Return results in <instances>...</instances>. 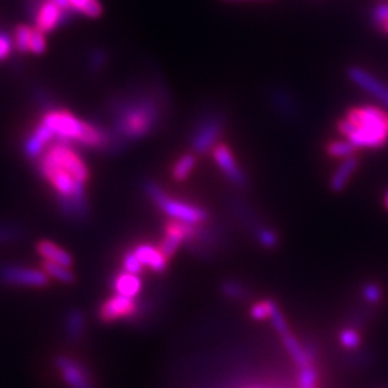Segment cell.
<instances>
[{
    "label": "cell",
    "instance_id": "obj_17",
    "mask_svg": "<svg viewBox=\"0 0 388 388\" xmlns=\"http://www.w3.org/2000/svg\"><path fill=\"white\" fill-rule=\"evenodd\" d=\"M135 256L139 258L143 266H148L154 272H163L167 267V256L160 250L151 245H140L134 249Z\"/></svg>",
    "mask_w": 388,
    "mask_h": 388
},
{
    "label": "cell",
    "instance_id": "obj_18",
    "mask_svg": "<svg viewBox=\"0 0 388 388\" xmlns=\"http://www.w3.org/2000/svg\"><path fill=\"white\" fill-rule=\"evenodd\" d=\"M36 250H37V254L42 256L44 261L53 262V263L62 265V266H67V267H71L72 263H73V259L68 254V252L65 249H62L61 246H58L56 243L51 242V240L44 239L41 242H37Z\"/></svg>",
    "mask_w": 388,
    "mask_h": 388
},
{
    "label": "cell",
    "instance_id": "obj_24",
    "mask_svg": "<svg viewBox=\"0 0 388 388\" xmlns=\"http://www.w3.org/2000/svg\"><path fill=\"white\" fill-rule=\"evenodd\" d=\"M69 8L73 12L81 13L88 17H100L103 15V6L98 0H68Z\"/></svg>",
    "mask_w": 388,
    "mask_h": 388
},
{
    "label": "cell",
    "instance_id": "obj_3",
    "mask_svg": "<svg viewBox=\"0 0 388 388\" xmlns=\"http://www.w3.org/2000/svg\"><path fill=\"white\" fill-rule=\"evenodd\" d=\"M42 123L51 128L58 141L75 143L87 148L100 150L109 155L118 154L127 146V143L116 139L107 127L82 121L69 111H45Z\"/></svg>",
    "mask_w": 388,
    "mask_h": 388
},
{
    "label": "cell",
    "instance_id": "obj_27",
    "mask_svg": "<svg viewBox=\"0 0 388 388\" xmlns=\"http://www.w3.org/2000/svg\"><path fill=\"white\" fill-rule=\"evenodd\" d=\"M108 62V53L103 48H94L87 58V67L91 73H98Z\"/></svg>",
    "mask_w": 388,
    "mask_h": 388
},
{
    "label": "cell",
    "instance_id": "obj_34",
    "mask_svg": "<svg viewBox=\"0 0 388 388\" xmlns=\"http://www.w3.org/2000/svg\"><path fill=\"white\" fill-rule=\"evenodd\" d=\"M84 331V317L80 312H71L68 317V334L72 338H80Z\"/></svg>",
    "mask_w": 388,
    "mask_h": 388
},
{
    "label": "cell",
    "instance_id": "obj_13",
    "mask_svg": "<svg viewBox=\"0 0 388 388\" xmlns=\"http://www.w3.org/2000/svg\"><path fill=\"white\" fill-rule=\"evenodd\" d=\"M56 367L69 388H94L87 370L80 362L68 357H60L56 360Z\"/></svg>",
    "mask_w": 388,
    "mask_h": 388
},
{
    "label": "cell",
    "instance_id": "obj_9",
    "mask_svg": "<svg viewBox=\"0 0 388 388\" xmlns=\"http://www.w3.org/2000/svg\"><path fill=\"white\" fill-rule=\"evenodd\" d=\"M213 159H215V161L218 163L222 173L224 174L231 186H235L236 188L247 187L249 182L246 173L238 164L235 155H233V152L226 144H218L215 148H213Z\"/></svg>",
    "mask_w": 388,
    "mask_h": 388
},
{
    "label": "cell",
    "instance_id": "obj_44",
    "mask_svg": "<svg viewBox=\"0 0 388 388\" xmlns=\"http://www.w3.org/2000/svg\"><path fill=\"white\" fill-rule=\"evenodd\" d=\"M381 30H382V33L388 35V21H387V22H385V25L381 28Z\"/></svg>",
    "mask_w": 388,
    "mask_h": 388
},
{
    "label": "cell",
    "instance_id": "obj_43",
    "mask_svg": "<svg viewBox=\"0 0 388 388\" xmlns=\"http://www.w3.org/2000/svg\"><path fill=\"white\" fill-rule=\"evenodd\" d=\"M384 206H385V209L388 210V190H387V193H385V196H384Z\"/></svg>",
    "mask_w": 388,
    "mask_h": 388
},
{
    "label": "cell",
    "instance_id": "obj_42",
    "mask_svg": "<svg viewBox=\"0 0 388 388\" xmlns=\"http://www.w3.org/2000/svg\"><path fill=\"white\" fill-rule=\"evenodd\" d=\"M223 2H229V3H231V2H256V0H223Z\"/></svg>",
    "mask_w": 388,
    "mask_h": 388
},
{
    "label": "cell",
    "instance_id": "obj_8",
    "mask_svg": "<svg viewBox=\"0 0 388 388\" xmlns=\"http://www.w3.org/2000/svg\"><path fill=\"white\" fill-rule=\"evenodd\" d=\"M32 19L35 21L36 29L44 33H49L53 29L69 22L72 19V10L61 9L60 6L53 3L52 0H44Z\"/></svg>",
    "mask_w": 388,
    "mask_h": 388
},
{
    "label": "cell",
    "instance_id": "obj_36",
    "mask_svg": "<svg viewBox=\"0 0 388 388\" xmlns=\"http://www.w3.org/2000/svg\"><path fill=\"white\" fill-rule=\"evenodd\" d=\"M46 51V37L45 33L39 29L33 28L32 37H30V51L35 55H42Z\"/></svg>",
    "mask_w": 388,
    "mask_h": 388
},
{
    "label": "cell",
    "instance_id": "obj_15",
    "mask_svg": "<svg viewBox=\"0 0 388 388\" xmlns=\"http://www.w3.org/2000/svg\"><path fill=\"white\" fill-rule=\"evenodd\" d=\"M269 101L272 107L288 120H297L299 115V107L292 94L283 88H272L269 91Z\"/></svg>",
    "mask_w": 388,
    "mask_h": 388
},
{
    "label": "cell",
    "instance_id": "obj_2",
    "mask_svg": "<svg viewBox=\"0 0 388 388\" xmlns=\"http://www.w3.org/2000/svg\"><path fill=\"white\" fill-rule=\"evenodd\" d=\"M36 168L56 191V199L88 200L85 184L89 170L71 144L58 141L48 147L37 159Z\"/></svg>",
    "mask_w": 388,
    "mask_h": 388
},
{
    "label": "cell",
    "instance_id": "obj_23",
    "mask_svg": "<svg viewBox=\"0 0 388 388\" xmlns=\"http://www.w3.org/2000/svg\"><path fill=\"white\" fill-rule=\"evenodd\" d=\"M42 270L49 278H53V279L60 281V282H64V283H73L75 282V274L67 266L44 261Z\"/></svg>",
    "mask_w": 388,
    "mask_h": 388
},
{
    "label": "cell",
    "instance_id": "obj_20",
    "mask_svg": "<svg viewBox=\"0 0 388 388\" xmlns=\"http://www.w3.org/2000/svg\"><path fill=\"white\" fill-rule=\"evenodd\" d=\"M114 288L116 290V294L128 297V298H135L141 290V281L139 275L128 274V272H121L120 275H116L114 279Z\"/></svg>",
    "mask_w": 388,
    "mask_h": 388
},
{
    "label": "cell",
    "instance_id": "obj_26",
    "mask_svg": "<svg viewBox=\"0 0 388 388\" xmlns=\"http://www.w3.org/2000/svg\"><path fill=\"white\" fill-rule=\"evenodd\" d=\"M32 30L33 28L28 25H19L15 29V36H13V44L16 49L21 53H28L30 51V37H32Z\"/></svg>",
    "mask_w": 388,
    "mask_h": 388
},
{
    "label": "cell",
    "instance_id": "obj_25",
    "mask_svg": "<svg viewBox=\"0 0 388 388\" xmlns=\"http://www.w3.org/2000/svg\"><path fill=\"white\" fill-rule=\"evenodd\" d=\"M194 166H196V157H194L193 154H184L183 157H180L173 167V171H171L173 179L177 182L186 180L190 176V173L193 171Z\"/></svg>",
    "mask_w": 388,
    "mask_h": 388
},
{
    "label": "cell",
    "instance_id": "obj_19",
    "mask_svg": "<svg viewBox=\"0 0 388 388\" xmlns=\"http://www.w3.org/2000/svg\"><path fill=\"white\" fill-rule=\"evenodd\" d=\"M281 338H282V342L286 348L288 354L299 368L312 364V357H310V354L301 345V342L297 340V337L292 334L290 329H288L286 333L281 334Z\"/></svg>",
    "mask_w": 388,
    "mask_h": 388
},
{
    "label": "cell",
    "instance_id": "obj_31",
    "mask_svg": "<svg viewBox=\"0 0 388 388\" xmlns=\"http://www.w3.org/2000/svg\"><path fill=\"white\" fill-rule=\"evenodd\" d=\"M24 235V230L21 226L16 224H0V245L10 243L13 240H19Z\"/></svg>",
    "mask_w": 388,
    "mask_h": 388
},
{
    "label": "cell",
    "instance_id": "obj_4",
    "mask_svg": "<svg viewBox=\"0 0 388 388\" xmlns=\"http://www.w3.org/2000/svg\"><path fill=\"white\" fill-rule=\"evenodd\" d=\"M337 128L357 150L381 148L388 141V115L373 105L349 108Z\"/></svg>",
    "mask_w": 388,
    "mask_h": 388
},
{
    "label": "cell",
    "instance_id": "obj_38",
    "mask_svg": "<svg viewBox=\"0 0 388 388\" xmlns=\"http://www.w3.org/2000/svg\"><path fill=\"white\" fill-rule=\"evenodd\" d=\"M12 48H13V39L9 36V33L0 30V62L5 61L10 55Z\"/></svg>",
    "mask_w": 388,
    "mask_h": 388
},
{
    "label": "cell",
    "instance_id": "obj_16",
    "mask_svg": "<svg viewBox=\"0 0 388 388\" xmlns=\"http://www.w3.org/2000/svg\"><path fill=\"white\" fill-rule=\"evenodd\" d=\"M358 166H360V160L357 159V155H351V157L341 160V163L337 166L335 171L333 173L331 179H329V188H331L334 193H341L348 186Z\"/></svg>",
    "mask_w": 388,
    "mask_h": 388
},
{
    "label": "cell",
    "instance_id": "obj_35",
    "mask_svg": "<svg viewBox=\"0 0 388 388\" xmlns=\"http://www.w3.org/2000/svg\"><path fill=\"white\" fill-rule=\"evenodd\" d=\"M370 19H371V24L374 28L381 29L385 25V22L388 21V3H380V5L374 6L371 10V15H370Z\"/></svg>",
    "mask_w": 388,
    "mask_h": 388
},
{
    "label": "cell",
    "instance_id": "obj_40",
    "mask_svg": "<svg viewBox=\"0 0 388 388\" xmlns=\"http://www.w3.org/2000/svg\"><path fill=\"white\" fill-rule=\"evenodd\" d=\"M223 292L230 298H242L245 295V289L242 288V285L229 281L223 285Z\"/></svg>",
    "mask_w": 388,
    "mask_h": 388
},
{
    "label": "cell",
    "instance_id": "obj_10",
    "mask_svg": "<svg viewBox=\"0 0 388 388\" xmlns=\"http://www.w3.org/2000/svg\"><path fill=\"white\" fill-rule=\"evenodd\" d=\"M196 230H197L196 224H187L177 220H170L166 224L164 238L160 245V250L167 258H171L182 246V243L190 242L194 236H196Z\"/></svg>",
    "mask_w": 388,
    "mask_h": 388
},
{
    "label": "cell",
    "instance_id": "obj_41",
    "mask_svg": "<svg viewBox=\"0 0 388 388\" xmlns=\"http://www.w3.org/2000/svg\"><path fill=\"white\" fill-rule=\"evenodd\" d=\"M52 2H53L55 5L60 6L61 9H71V8H69V2H68V0H52ZM71 10H72V9H71Z\"/></svg>",
    "mask_w": 388,
    "mask_h": 388
},
{
    "label": "cell",
    "instance_id": "obj_12",
    "mask_svg": "<svg viewBox=\"0 0 388 388\" xmlns=\"http://www.w3.org/2000/svg\"><path fill=\"white\" fill-rule=\"evenodd\" d=\"M137 312V303L134 298L115 294L107 299L100 308V318L104 322H114L124 318H131Z\"/></svg>",
    "mask_w": 388,
    "mask_h": 388
},
{
    "label": "cell",
    "instance_id": "obj_7",
    "mask_svg": "<svg viewBox=\"0 0 388 388\" xmlns=\"http://www.w3.org/2000/svg\"><path fill=\"white\" fill-rule=\"evenodd\" d=\"M0 281L13 286L44 288L49 283V276L44 270L39 269L16 265H3L0 266Z\"/></svg>",
    "mask_w": 388,
    "mask_h": 388
},
{
    "label": "cell",
    "instance_id": "obj_29",
    "mask_svg": "<svg viewBox=\"0 0 388 388\" xmlns=\"http://www.w3.org/2000/svg\"><path fill=\"white\" fill-rule=\"evenodd\" d=\"M299 388H317L318 387V371L312 364L299 368Z\"/></svg>",
    "mask_w": 388,
    "mask_h": 388
},
{
    "label": "cell",
    "instance_id": "obj_5",
    "mask_svg": "<svg viewBox=\"0 0 388 388\" xmlns=\"http://www.w3.org/2000/svg\"><path fill=\"white\" fill-rule=\"evenodd\" d=\"M143 188L150 200L171 220L187 224H200L209 220V211L206 209L170 197L163 187L152 180H146L143 183Z\"/></svg>",
    "mask_w": 388,
    "mask_h": 388
},
{
    "label": "cell",
    "instance_id": "obj_30",
    "mask_svg": "<svg viewBox=\"0 0 388 388\" xmlns=\"http://www.w3.org/2000/svg\"><path fill=\"white\" fill-rule=\"evenodd\" d=\"M255 235H256L258 242H259L263 247L274 249V247H276L278 243H279L278 233H276L275 230H272V229L266 227V226L259 227V229L255 231Z\"/></svg>",
    "mask_w": 388,
    "mask_h": 388
},
{
    "label": "cell",
    "instance_id": "obj_28",
    "mask_svg": "<svg viewBox=\"0 0 388 388\" xmlns=\"http://www.w3.org/2000/svg\"><path fill=\"white\" fill-rule=\"evenodd\" d=\"M278 308V305L270 301V299H265V301H259L256 302L250 309V317L256 319V321H265V319H270L274 310Z\"/></svg>",
    "mask_w": 388,
    "mask_h": 388
},
{
    "label": "cell",
    "instance_id": "obj_39",
    "mask_svg": "<svg viewBox=\"0 0 388 388\" xmlns=\"http://www.w3.org/2000/svg\"><path fill=\"white\" fill-rule=\"evenodd\" d=\"M35 101L41 105L45 111H49V109H53V100H52V96L51 94H48L45 89H36L35 91Z\"/></svg>",
    "mask_w": 388,
    "mask_h": 388
},
{
    "label": "cell",
    "instance_id": "obj_1",
    "mask_svg": "<svg viewBox=\"0 0 388 388\" xmlns=\"http://www.w3.org/2000/svg\"><path fill=\"white\" fill-rule=\"evenodd\" d=\"M108 130L124 143H132L155 131L161 118L160 98L147 89H130L114 95L108 103Z\"/></svg>",
    "mask_w": 388,
    "mask_h": 388
},
{
    "label": "cell",
    "instance_id": "obj_14",
    "mask_svg": "<svg viewBox=\"0 0 388 388\" xmlns=\"http://www.w3.org/2000/svg\"><path fill=\"white\" fill-rule=\"evenodd\" d=\"M53 139H55V135L49 127H46L44 123L37 124L24 143L25 155L30 160H37L44 154V151L48 148L46 146Z\"/></svg>",
    "mask_w": 388,
    "mask_h": 388
},
{
    "label": "cell",
    "instance_id": "obj_32",
    "mask_svg": "<svg viewBox=\"0 0 388 388\" xmlns=\"http://www.w3.org/2000/svg\"><path fill=\"white\" fill-rule=\"evenodd\" d=\"M340 342L345 349H357L361 345V335L353 328H345L340 333Z\"/></svg>",
    "mask_w": 388,
    "mask_h": 388
},
{
    "label": "cell",
    "instance_id": "obj_11",
    "mask_svg": "<svg viewBox=\"0 0 388 388\" xmlns=\"http://www.w3.org/2000/svg\"><path fill=\"white\" fill-rule=\"evenodd\" d=\"M346 76L353 84L360 87L367 94L374 96L376 100H378L388 108V87L384 82H381L371 72H368L361 67L353 65L346 69Z\"/></svg>",
    "mask_w": 388,
    "mask_h": 388
},
{
    "label": "cell",
    "instance_id": "obj_33",
    "mask_svg": "<svg viewBox=\"0 0 388 388\" xmlns=\"http://www.w3.org/2000/svg\"><path fill=\"white\" fill-rule=\"evenodd\" d=\"M361 294L368 303H373V305L380 303L382 299V289L378 283H374V282L365 283L361 289Z\"/></svg>",
    "mask_w": 388,
    "mask_h": 388
},
{
    "label": "cell",
    "instance_id": "obj_6",
    "mask_svg": "<svg viewBox=\"0 0 388 388\" xmlns=\"http://www.w3.org/2000/svg\"><path fill=\"white\" fill-rule=\"evenodd\" d=\"M226 118L220 111L203 114L193 128L190 135V147L196 154H204L218 146L220 135L224 131Z\"/></svg>",
    "mask_w": 388,
    "mask_h": 388
},
{
    "label": "cell",
    "instance_id": "obj_37",
    "mask_svg": "<svg viewBox=\"0 0 388 388\" xmlns=\"http://www.w3.org/2000/svg\"><path fill=\"white\" fill-rule=\"evenodd\" d=\"M123 266H124L125 272H128V274H132V275H139V274H141V270H143V265L139 261V258L135 256L134 250L125 254L124 261H123Z\"/></svg>",
    "mask_w": 388,
    "mask_h": 388
},
{
    "label": "cell",
    "instance_id": "obj_21",
    "mask_svg": "<svg viewBox=\"0 0 388 388\" xmlns=\"http://www.w3.org/2000/svg\"><path fill=\"white\" fill-rule=\"evenodd\" d=\"M230 204H231L233 211H235L236 215H238V218H240L245 223L250 224V227H254L255 231H256L259 227L263 226V224L259 223V220H258L256 215L254 213V210H252V209L247 206V203L243 202L242 199H239V197H231V199H230Z\"/></svg>",
    "mask_w": 388,
    "mask_h": 388
},
{
    "label": "cell",
    "instance_id": "obj_22",
    "mask_svg": "<svg viewBox=\"0 0 388 388\" xmlns=\"http://www.w3.org/2000/svg\"><path fill=\"white\" fill-rule=\"evenodd\" d=\"M325 150H326V154L329 155V157L344 160V159L351 157V155H355L357 147L351 141H348L345 139V140H333V141H329L326 144Z\"/></svg>",
    "mask_w": 388,
    "mask_h": 388
}]
</instances>
